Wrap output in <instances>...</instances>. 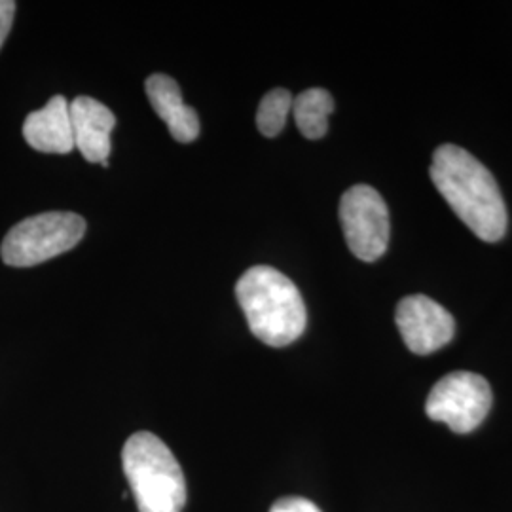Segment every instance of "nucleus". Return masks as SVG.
<instances>
[{
	"instance_id": "obj_13",
	"label": "nucleus",
	"mask_w": 512,
	"mask_h": 512,
	"mask_svg": "<svg viewBox=\"0 0 512 512\" xmlns=\"http://www.w3.org/2000/svg\"><path fill=\"white\" fill-rule=\"evenodd\" d=\"M270 512H323L310 499L304 497H283L275 501Z\"/></svg>"
},
{
	"instance_id": "obj_10",
	"label": "nucleus",
	"mask_w": 512,
	"mask_h": 512,
	"mask_svg": "<svg viewBox=\"0 0 512 512\" xmlns=\"http://www.w3.org/2000/svg\"><path fill=\"white\" fill-rule=\"evenodd\" d=\"M148 99L156 114L164 120L169 133L179 143H192L200 135V118L196 110L184 105L179 84L167 74H152L145 82Z\"/></svg>"
},
{
	"instance_id": "obj_6",
	"label": "nucleus",
	"mask_w": 512,
	"mask_h": 512,
	"mask_svg": "<svg viewBox=\"0 0 512 512\" xmlns=\"http://www.w3.org/2000/svg\"><path fill=\"white\" fill-rule=\"evenodd\" d=\"M340 222L349 251L363 262H376L389 245L391 222L378 190L357 184L340 200Z\"/></svg>"
},
{
	"instance_id": "obj_14",
	"label": "nucleus",
	"mask_w": 512,
	"mask_h": 512,
	"mask_svg": "<svg viewBox=\"0 0 512 512\" xmlns=\"http://www.w3.org/2000/svg\"><path fill=\"white\" fill-rule=\"evenodd\" d=\"M16 16V2L12 0H0V48L4 44V40L8 37L12 23Z\"/></svg>"
},
{
	"instance_id": "obj_7",
	"label": "nucleus",
	"mask_w": 512,
	"mask_h": 512,
	"mask_svg": "<svg viewBox=\"0 0 512 512\" xmlns=\"http://www.w3.org/2000/svg\"><path fill=\"white\" fill-rule=\"evenodd\" d=\"M395 321L406 348L416 355H431L452 342L456 321L439 302L423 294L406 296L395 313Z\"/></svg>"
},
{
	"instance_id": "obj_2",
	"label": "nucleus",
	"mask_w": 512,
	"mask_h": 512,
	"mask_svg": "<svg viewBox=\"0 0 512 512\" xmlns=\"http://www.w3.org/2000/svg\"><path fill=\"white\" fill-rule=\"evenodd\" d=\"M236 296L249 329L260 342L285 348L308 325L306 304L293 281L272 266H253L239 277Z\"/></svg>"
},
{
	"instance_id": "obj_12",
	"label": "nucleus",
	"mask_w": 512,
	"mask_h": 512,
	"mask_svg": "<svg viewBox=\"0 0 512 512\" xmlns=\"http://www.w3.org/2000/svg\"><path fill=\"white\" fill-rule=\"evenodd\" d=\"M293 99L291 92L283 88H275L262 97L256 112V126L264 137H275L283 131L287 116L293 110Z\"/></svg>"
},
{
	"instance_id": "obj_3",
	"label": "nucleus",
	"mask_w": 512,
	"mask_h": 512,
	"mask_svg": "<svg viewBox=\"0 0 512 512\" xmlns=\"http://www.w3.org/2000/svg\"><path fill=\"white\" fill-rule=\"evenodd\" d=\"M122 467L139 512H183L186 480L164 440L148 431L131 435L122 450Z\"/></svg>"
},
{
	"instance_id": "obj_11",
	"label": "nucleus",
	"mask_w": 512,
	"mask_h": 512,
	"mask_svg": "<svg viewBox=\"0 0 512 512\" xmlns=\"http://www.w3.org/2000/svg\"><path fill=\"white\" fill-rule=\"evenodd\" d=\"M332 110L334 99L323 88H311L293 99L294 120L306 139H321L327 135Z\"/></svg>"
},
{
	"instance_id": "obj_9",
	"label": "nucleus",
	"mask_w": 512,
	"mask_h": 512,
	"mask_svg": "<svg viewBox=\"0 0 512 512\" xmlns=\"http://www.w3.org/2000/svg\"><path fill=\"white\" fill-rule=\"evenodd\" d=\"M71 103L63 95L52 97L44 109L35 110L23 124L29 147L46 154H69L74 148Z\"/></svg>"
},
{
	"instance_id": "obj_5",
	"label": "nucleus",
	"mask_w": 512,
	"mask_h": 512,
	"mask_svg": "<svg viewBox=\"0 0 512 512\" xmlns=\"http://www.w3.org/2000/svg\"><path fill=\"white\" fill-rule=\"evenodd\" d=\"M492 387L475 372L446 374L431 389L425 414L433 421L446 423L454 433L467 435L486 420L492 408Z\"/></svg>"
},
{
	"instance_id": "obj_8",
	"label": "nucleus",
	"mask_w": 512,
	"mask_h": 512,
	"mask_svg": "<svg viewBox=\"0 0 512 512\" xmlns=\"http://www.w3.org/2000/svg\"><path fill=\"white\" fill-rule=\"evenodd\" d=\"M69 109L73 122L74 148H78L88 162L109 167L112 148L110 133L116 126V116L112 110L88 95L76 97Z\"/></svg>"
},
{
	"instance_id": "obj_4",
	"label": "nucleus",
	"mask_w": 512,
	"mask_h": 512,
	"mask_svg": "<svg viewBox=\"0 0 512 512\" xmlns=\"http://www.w3.org/2000/svg\"><path fill=\"white\" fill-rule=\"evenodd\" d=\"M86 234V220L76 213L52 211L18 222L2 241L0 256L8 266L31 268L71 251Z\"/></svg>"
},
{
	"instance_id": "obj_1",
	"label": "nucleus",
	"mask_w": 512,
	"mask_h": 512,
	"mask_svg": "<svg viewBox=\"0 0 512 512\" xmlns=\"http://www.w3.org/2000/svg\"><path fill=\"white\" fill-rule=\"evenodd\" d=\"M431 179L440 196L476 238L494 243L507 232V207L494 175L471 152L442 145L433 154Z\"/></svg>"
}]
</instances>
